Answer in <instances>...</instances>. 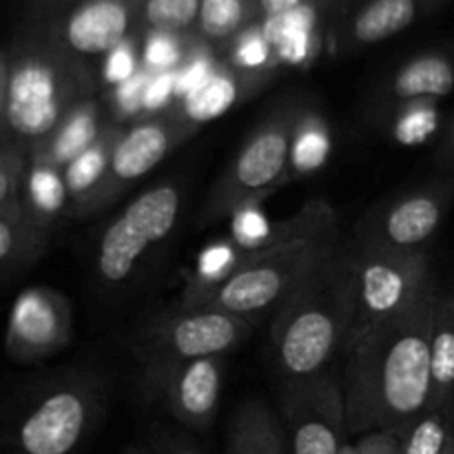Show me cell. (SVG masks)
<instances>
[{
  "label": "cell",
  "instance_id": "6da1fadb",
  "mask_svg": "<svg viewBox=\"0 0 454 454\" xmlns=\"http://www.w3.org/2000/svg\"><path fill=\"white\" fill-rule=\"evenodd\" d=\"M439 282L344 355L346 434L397 433L430 406V337Z\"/></svg>",
  "mask_w": 454,
  "mask_h": 454
},
{
  "label": "cell",
  "instance_id": "7a4b0ae2",
  "mask_svg": "<svg viewBox=\"0 0 454 454\" xmlns=\"http://www.w3.org/2000/svg\"><path fill=\"white\" fill-rule=\"evenodd\" d=\"M337 244V211L326 200H309L257 248L244 251L224 273L191 284L182 306H213L251 324L275 317Z\"/></svg>",
  "mask_w": 454,
  "mask_h": 454
},
{
  "label": "cell",
  "instance_id": "3957f363",
  "mask_svg": "<svg viewBox=\"0 0 454 454\" xmlns=\"http://www.w3.org/2000/svg\"><path fill=\"white\" fill-rule=\"evenodd\" d=\"M355 315V248L335 251L288 297L270 322V355L286 381L328 371L344 350Z\"/></svg>",
  "mask_w": 454,
  "mask_h": 454
},
{
  "label": "cell",
  "instance_id": "277c9868",
  "mask_svg": "<svg viewBox=\"0 0 454 454\" xmlns=\"http://www.w3.org/2000/svg\"><path fill=\"white\" fill-rule=\"evenodd\" d=\"M9 51L3 137L31 153L87 98L96 96L89 62L62 51L31 27H20Z\"/></svg>",
  "mask_w": 454,
  "mask_h": 454
},
{
  "label": "cell",
  "instance_id": "5b68a950",
  "mask_svg": "<svg viewBox=\"0 0 454 454\" xmlns=\"http://www.w3.org/2000/svg\"><path fill=\"white\" fill-rule=\"evenodd\" d=\"M301 114L304 105L288 100L257 124L208 193L200 213V226L235 215L291 180L293 137Z\"/></svg>",
  "mask_w": 454,
  "mask_h": 454
},
{
  "label": "cell",
  "instance_id": "8992f818",
  "mask_svg": "<svg viewBox=\"0 0 454 454\" xmlns=\"http://www.w3.org/2000/svg\"><path fill=\"white\" fill-rule=\"evenodd\" d=\"M355 315L341 355L406 315L437 278L428 253H393L353 239Z\"/></svg>",
  "mask_w": 454,
  "mask_h": 454
},
{
  "label": "cell",
  "instance_id": "52a82bcc",
  "mask_svg": "<svg viewBox=\"0 0 454 454\" xmlns=\"http://www.w3.org/2000/svg\"><path fill=\"white\" fill-rule=\"evenodd\" d=\"M253 333V324L213 306H180L151 319L133 348L145 364V388L180 364L224 357Z\"/></svg>",
  "mask_w": 454,
  "mask_h": 454
},
{
  "label": "cell",
  "instance_id": "ba28073f",
  "mask_svg": "<svg viewBox=\"0 0 454 454\" xmlns=\"http://www.w3.org/2000/svg\"><path fill=\"white\" fill-rule=\"evenodd\" d=\"M102 386L89 375H67L35 393L16 419L13 454H74L102 419Z\"/></svg>",
  "mask_w": 454,
  "mask_h": 454
},
{
  "label": "cell",
  "instance_id": "9c48e42d",
  "mask_svg": "<svg viewBox=\"0 0 454 454\" xmlns=\"http://www.w3.org/2000/svg\"><path fill=\"white\" fill-rule=\"evenodd\" d=\"M180 208L182 191L176 182H160L129 202L98 242V278L109 286L127 284L146 253L176 229Z\"/></svg>",
  "mask_w": 454,
  "mask_h": 454
},
{
  "label": "cell",
  "instance_id": "30bf717a",
  "mask_svg": "<svg viewBox=\"0 0 454 454\" xmlns=\"http://www.w3.org/2000/svg\"><path fill=\"white\" fill-rule=\"evenodd\" d=\"M195 122L198 120L191 118L182 106H168L124 127L114 146L109 171L82 217L96 215L118 202L140 177L153 171L177 145L193 136Z\"/></svg>",
  "mask_w": 454,
  "mask_h": 454
},
{
  "label": "cell",
  "instance_id": "8fae6325",
  "mask_svg": "<svg viewBox=\"0 0 454 454\" xmlns=\"http://www.w3.org/2000/svg\"><path fill=\"white\" fill-rule=\"evenodd\" d=\"M454 204V173L402 193L368 213L355 239L393 253H428Z\"/></svg>",
  "mask_w": 454,
  "mask_h": 454
},
{
  "label": "cell",
  "instance_id": "7c38bea8",
  "mask_svg": "<svg viewBox=\"0 0 454 454\" xmlns=\"http://www.w3.org/2000/svg\"><path fill=\"white\" fill-rule=\"evenodd\" d=\"M142 0H78L38 20H25L56 47L80 60L109 56L137 35Z\"/></svg>",
  "mask_w": 454,
  "mask_h": 454
},
{
  "label": "cell",
  "instance_id": "4fadbf2b",
  "mask_svg": "<svg viewBox=\"0 0 454 454\" xmlns=\"http://www.w3.org/2000/svg\"><path fill=\"white\" fill-rule=\"evenodd\" d=\"M282 411L291 454L341 452L346 443L344 390L331 372L286 381Z\"/></svg>",
  "mask_w": 454,
  "mask_h": 454
},
{
  "label": "cell",
  "instance_id": "5bb4252c",
  "mask_svg": "<svg viewBox=\"0 0 454 454\" xmlns=\"http://www.w3.org/2000/svg\"><path fill=\"white\" fill-rule=\"evenodd\" d=\"M74 340L71 301L49 286H31L16 297L4 331V350L13 362L53 357Z\"/></svg>",
  "mask_w": 454,
  "mask_h": 454
},
{
  "label": "cell",
  "instance_id": "9a60e30c",
  "mask_svg": "<svg viewBox=\"0 0 454 454\" xmlns=\"http://www.w3.org/2000/svg\"><path fill=\"white\" fill-rule=\"evenodd\" d=\"M222 357H202L180 364L160 377L146 393L160 395L168 412L191 430H207L220 408Z\"/></svg>",
  "mask_w": 454,
  "mask_h": 454
},
{
  "label": "cell",
  "instance_id": "2e32d148",
  "mask_svg": "<svg viewBox=\"0 0 454 454\" xmlns=\"http://www.w3.org/2000/svg\"><path fill=\"white\" fill-rule=\"evenodd\" d=\"M114 120L106 115V106L98 96L87 98L80 102L60 124L51 131V136L40 142L29 158L43 160V162L53 164L58 168H65L67 164L74 162L80 153L96 145L102 133L111 127Z\"/></svg>",
  "mask_w": 454,
  "mask_h": 454
},
{
  "label": "cell",
  "instance_id": "e0dca14e",
  "mask_svg": "<svg viewBox=\"0 0 454 454\" xmlns=\"http://www.w3.org/2000/svg\"><path fill=\"white\" fill-rule=\"evenodd\" d=\"M426 9L424 0H364L341 25L340 44L346 51L402 34Z\"/></svg>",
  "mask_w": 454,
  "mask_h": 454
},
{
  "label": "cell",
  "instance_id": "ac0fdd59",
  "mask_svg": "<svg viewBox=\"0 0 454 454\" xmlns=\"http://www.w3.org/2000/svg\"><path fill=\"white\" fill-rule=\"evenodd\" d=\"M454 91V56L424 51L397 67L384 87V96L399 105L437 100Z\"/></svg>",
  "mask_w": 454,
  "mask_h": 454
},
{
  "label": "cell",
  "instance_id": "d6986e66",
  "mask_svg": "<svg viewBox=\"0 0 454 454\" xmlns=\"http://www.w3.org/2000/svg\"><path fill=\"white\" fill-rule=\"evenodd\" d=\"M20 213L29 224L51 233L62 217L71 215L62 168L43 160H27L20 186Z\"/></svg>",
  "mask_w": 454,
  "mask_h": 454
},
{
  "label": "cell",
  "instance_id": "ffe728a7",
  "mask_svg": "<svg viewBox=\"0 0 454 454\" xmlns=\"http://www.w3.org/2000/svg\"><path fill=\"white\" fill-rule=\"evenodd\" d=\"M454 408V291L439 288L430 337V406Z\"/></svg>",
  "mask_w": 454,
  "mask_h": 454
},
{
  "label": "cell",
  "instance_id": "44dd1931",
  "mask_svg": "<svg viewBox=\"0 0 454 454\" xmlns=\"http://www.w3.org/2000/svg\"><path fill=\"white\" fill-rule=\"evenodd\" d=\"M226 454H291L286 428L266 403L251 399L235 412Z\"/></svg>",
  "mask_w": 454,
  "mask_h": 454
},
{
  "label": "cell",
  "instance_id": "7402d4cb",
  "mask_svg": "<svg viewBox=\"0 0 454 454\" xmlns=\"http://www.w3.org/2000/svg\"><path fill=\"white\" fill-rule=\"evenodd\" d=\"M122 131L124 124L111 122V127L102 133V137L96 145L89 146L84 153H80L74 162H69L62 168L67 193H69L71 217H82L87 204L91 202L96 191L100 189L102 180H105L106 171H109L114 146L118 137L122 136Z\"/></svg>",
  "mask_w": 454,
  "mask_h": 454
},
{
  "label": "cell",
  "instance_id": "603a6c76",
  "mask_svg": "<svg viewBox=\"0 0 454 454\" xmlns=\"http://www.w3.org/2000/svg\"><path fill=\"white\" fill-rule=\"evenodd\" d=\"M255 20H262L255 0H202L195 35L204 44H229Z\"/></svg>",
  "mask_w": 454,
  "mask_h": 454
},
{
  "label": "cell",
  "instance_id": "cb8c5ba5",
  "mask_svg": "<svg viewBox=\"0 0 454 454\" xmlns=\"http://www.w3.org/2000/svg\"><path fill=\"white\" fill-rule=\"evenodd\" d=\"M51 233L29 224L20 211L0 215V275L34 264L49 247Z\"/></svg>",
  "mask_w": 454,
  "mask_h": 454
},
{
  "label": "cell",
  "instance_id": "d4e9b609",
  "mask_svg": "<svg viewBox=\"0 0 454 454\" xmlns=\"http://www.w3.org/2000/svg\"><path fill=\"white\" fill-rule=\"evenodd\" d=\"M452 412L428 408L406 428L393 433L402 454H446L452 439Z\"/></svg>",
  "mask_w": 454,
  "mask_h": 454
},
{
  "label": "cell",
  "instance_id": "484cf974",
  "mask_svg": "<svg viewBox=\"0 0 454 454\" xmlns=\"http://www.w3.org/2000/svg\"><path fill=\"white\" fill-rule=\"evenodd\" d=\"M202 0H142L137 35L195 34Z\"/></svg>",
  "mask_w": 454,
  "mask_h": 454
},
{
  "label": "cell",
  "instance_id": "4316f807",
  "mask_svg": "<svg viewBox=\"0 0 454 454\" xmlns=\"http://www.w3.org/2000/svg\"><path fill=\"white\" fill-rule=\"evenodd\" d=\"M29 153L3 140L0 145V215L20 211V186Z\"/></svg>",
  "mask_w": 454,
  "mask_h": 454
},
{
  "label": "cell",
  "instance_id": "83f0119b",
  "mask_svg": "<svg viewBox=\"0 0 454 454\" xmlns=\"http://www.w3.org/2000/svg\"><path fill=\"white\" fill-rule=\"evenodd\" d=\"M359 454H402L397 437L393 433H368L355 442Z\"/></svg>",
  "mask_w": 454,
  "mask_h": 454
},
{
  "label": "cell",
  "instance_id": "f1b7e54d",
  "mask_svg": "<svg viewBox=\"0 0 454 454\" xmlns=\"http://www.w3.org/2000/svg\"><path fill=\"white\" fill-rule=\"evenodd\" d=\"M151 450L155 454H202L184 437H177L173 433H158L151 439Z\"/></svg>",
  "mask_w": 454,
  "mask_h": 454
},
{
  "label": "cell",
  "instance_id": "f546056e",
  "mask_svg": "<svg viewBox=\"0 0 454 454\" xmlns=\"http://www.w3.org/2000/svg\"><path fill=\"white\" fill-rule=\"evenodd\" d=\"M255 3L262 20H273V18L286 16V13L309 7V4L319 3V0H255Z\"/></svg>",
  "mask_w": 454,
  "mask_h": 454
},
{
  "label": "cell",
  "instance_id": "4dcf8cb0",
  "mask_svg": "<svg viewBox=\"0 0 454 454\" xmlns=\"http://www.w3.org/2000/svg\"><path fill=\"white\" fill-rule=\"evenodd\" d=\"M78 3V0H29L25 9V20H38V18L49 16L62 7Z\"/></svg>",
  "mask_w": 454,
  "mask_h": 454
},
{
  "label": "cell",
  "instance_id": "1f68e13d",
  "mask_svg": "<svg viewBox=\"0 0 454 454\" xmlns=\"http://www.w3.org/2000/svg\"><path fill=\"white\" fill-rule=\"evenodd\" d=\"M437 167L446 173H454V120L437 149Z\"/></svg>",
  "mask_w": 454,
  "mask_h": 454
},
{
  "label": "cell",
  "instance_id": "d6a6232c",
  "mask_svg": "<svg viewBox=\"0 0 454 454\" xmlns=\"http://www.w3.org/2000/svg\"><path fill=\"white\" fill-rule=\"evenodd\" d=\"M7 71H9V51L7 49H0V120H3L4 91H7Z\"/></svg>",
  "mask_w": 454,
  "mask_h": 454
},
{
  "label": "cell",
  "instance_id": "836d02e7",
  "mask_svg": "<svg viewBox=\"0 0 454 454\" xmlns=\"http://www.w3.org/2000/svg\"><path fill=\"white\" fill-rule=\"evenodd\" d=\"M122 454H155V452L149 450V448H142V446H129Z\"/></svg>",
  "mask_w": 454,
  "mask_h": 454
},
{
  "label": "cell",
  "instance_id": "e575fe53",
  "mask_svg": "<svg viewBox=\"0 0 454 454\" xmlns=\"http://www.w3.org/2000/svg\"><path fill=\"white\" fill-rule=\"evenodd\" d=\"M340 454H359V450H357V446H355V443L346 442L344 446H341V452Z\"/></svg>",
  "mask_w": 454,
  "mask_h": 454
},
{
  "label": "cell",
  "instance_id": "d590c367",
  "mask_svg": "<svg viewBox=\"0 0 454 454\" xmlns=\"http://www.w3.org/2000/svg\"><path fill=\"white\" fill-rule=\"evenodd\" d=\"M424 3H426V9H434L439 7V4L446 3V0H424Z\"/></svg>",
  "mask_w": 454,
  "mask_h": 454
},
{
  "label": "cell",
  "instance_id": "8d00e7d4",
  "mask_svg": "<svg viewBox=\"0 0 454 454\" xmlns=\"http://www.w3.org/2000/svg\"><path fill=\"white\" fill-rule=\"evenodd\" d=\"M452 430H454V428H452ZM446 454H454V433H452L450 443H448V450H446Z\"/></svg>",
  "mask_w": 454,
  "mask_h": 454
},
{
  "label": "cell",
  "instance_id": "74e56055",
  "mask_svg": "<svg viewBox=\"0 0 454 454\" xmlns=\"http://www.w3.org/2000/svg\"><path fill=\"white\" fill-rule=\"evenodd\" d=\"M452 428H454V408H452Z\"/></svg>",
  "mask_w": 454,
  "mask_h": 454
},
{
  "label": "cell",
  "instance_id": "f35d334b",
  "mask_svg": "<svg viewBox=\"0 0 454 454\" xmlns=\"http://www.w3.org/2000/svg\"><path fill=\"white\" fill-rule=\"evenodd\" d=\"M3 140H4V137H3V133H0V145H3Z\"/></svg>",
  "mask_w": 454,
  "mask_h": 454
}]
</instances>
